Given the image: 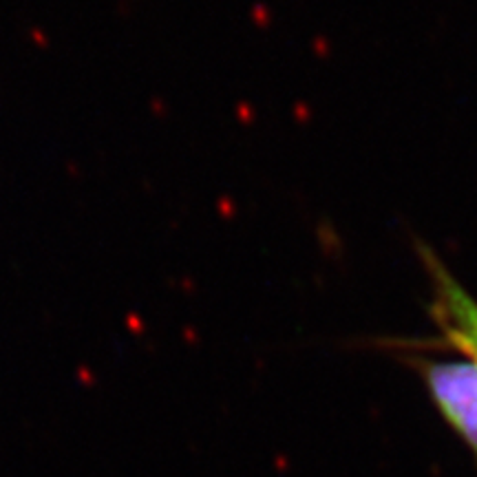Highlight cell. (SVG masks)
I'll use <instances>...</instances> for the list:
<instances>
[{"label": "cell", "instance_id": "1", "mask_svg": "<svg viewBox=\"0 0 477 477\" xmlns=\"http://www.w3.org/2000/svg\"><path fill=\"white\" fill-rule=\"evenodd\" d=\"M422 373L442 418L477 459V363H424Z\"/></svg>", "mask_w": 477, "mask_h": 477}, {"label": "cell", "instance_id": "2", "mask_svg": "<svg viewBox=\"0 0 477 477\" xmlns=\"http://www.w3.org/2000/svg\"><path fill=\"white\" fill-rule=\"evenodd\" d=\"M424 259L433 281L431 311L444 340L477 363V301L429 250Z\"/></svg>", "mask_w": 477, "mask_h": 477}]
</instances>
